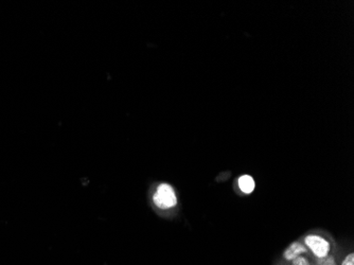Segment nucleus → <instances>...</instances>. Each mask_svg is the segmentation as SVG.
<instances>
[{
  "label": "nucleus",
  "mask_w": 354,
  "mask_h": 265,
  "mask_svg": "<svg viewBox=\"0 0 354 265\" xmlns=\"http://www.w3.org/2000/svg\"><path fill=\"white\" fill-rule=\"evenodd\" d=\"M291 262H292V265H311L309 259L306 258L305 256H299Z\"/></svg>",
  "instance_id": "423d86ee"
},
{
  "label": "nucleus",
  "mask_w": 354,
  "mask_h": 265,
  "mask_svg": "<svg viewBox=\"0 0 354 265\" xmlns=\"http://www.w3.org/2000/svg\"><path fill=\"white\" fill-rule=\"evenodd\" d=\"M308 252L307 247L305 246V244H302L298 241L293 242L292 244L286 248L285 252H283V258L287 261H293L295 258L299 256H303V254Z\"/></svg>",
  "instance_id": "7ed1b4c3"
},
{
  "label": "nucleus",
  "mask_w": 354,
  "mask_h": 265,
  "mask_svg": "<svg viewBox=\"0 0 354 265\" xmlns=\"http://www.w3.org/2000/svg\"><path fill=\"white\" fill-rule=\"evenodd\" d=\"M153 201L160 209H170L177 204L175 191L168 183H160L153 196Z\"/></svg>",
  "instance_id": "f03ea898"
},
{
  "label": "nucleus",
  "mask_w": 354,
  "mask_h": 265,
  "mask_svg": "<svg viewBox=\"0 0 354 265\" xmlns=\"http://www.w3.org/2000/svg\"><path fill=\"white\" fill-rule=\"evenodd\" d=\"M340 265H354V253L351 252V253L347 254L345 259L341 261Z\"/></svg>",
  "instance_id": "0eeeda50"
},
{
  "label": "nucleus",
  "mask_w": 354,
  "mask_h": 265,
  "mask_svg": "<svg viewBox=\"0 0 354 265\" xmlns=\"http://www.w3.org/2000/svg\"><path fill=\"white\" fill-rule=\"evenodd\" d=\"M305 246L316 259L327 257L331 252L330 242L318 234H309L305 238Z\"/></svg>",
  "instance_id": "f257e3e1"
},
{
  "label": "nucleus",
  "mask_w": 354,
  "mask_h": 265,
  "mask_svg": "<svg viewBox=\"0 0 354 265\" xmlns=\"http://www.w3.org/2000/svg\"><path fill=\"white\" fill-rule=\"evenodd\" d=\"M316 264L317 265H337V262H336V259L334 258V256L329 254V256H327V257L318 258L316 260Z\"/></svg>",
  "instance_id": "39448f33"
},
{
  "label": "nucleus",
  "mask_w": 354,
  "mask_h": 265,
  "mask_svg": "<svg viewBox=\"0 0 354 265\" xmlns=\"http://www.w3.org/2000/svg\"><path fill=\"white\" fill-rule=\"evenodd\" d=\"M238 186L243 193H245V194H250V193L254 192L256 188V182H255V179L250 175L246 174L239 177Z\"/></svg>",
  "instance_id": "20e7f679"
}]
</instances>
